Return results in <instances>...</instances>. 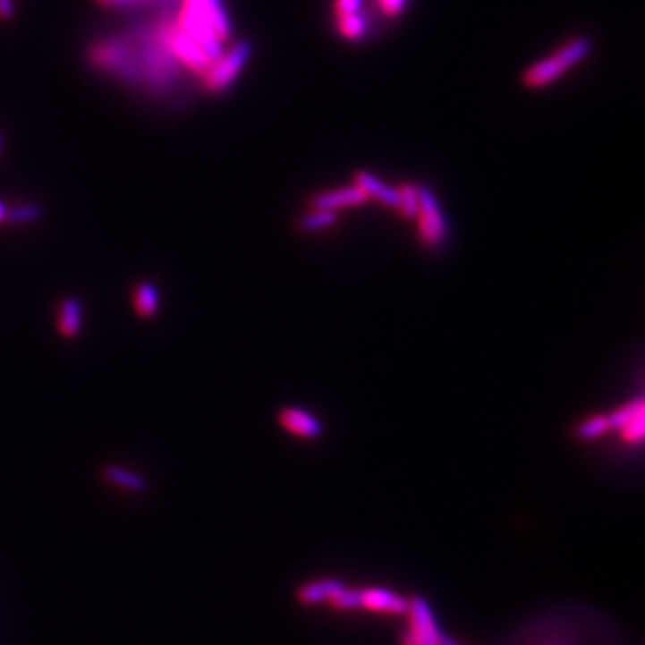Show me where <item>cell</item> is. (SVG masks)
<instances>
[{
    "mask_svg": "<svg viewBox=\"0 0 645 645\" xmlns=\"http://www.w3.org/2000/svg\"><path fill=\"white\" fill-rule=\"evenodd\" d=\"M369 199L362 192V189L353 183V185H348V187H341V189L314 194L312 199H310V207L312 208H325V210L339 212L343 208H353V207H359V205H366Z\"/></svg>",
    "mask_w": 645,
    "mask_h": 645,
    "instance_id": "cell-9",
    "label": "cell"
},
{
    "mask_svg": "<svg viewBox=\"0 0 645 645\" xmlns=\"http://www.w3.org/2000/svg\"><path fill=\"white\" fill-rule=\"evenodd\" d=\"M101 477L112 484V486H119L126 491L132 493H144L149 488V482L146 477H142L140 473L123 468L119 464H105L101 470Z\"/></svg>",
    "mask_w": 645,
    "mask_h": 645,
    "instance_id": "cell-13",
    "label": "cell"
},
{
    "mask_svg": "<svg viewBox=\"0 0 645 645\" xmlns=\"http://www.w3.org/2000/svg\"><path fill=\"white\" fill-rule=\"evenodd\" d=\"M337 221H339L337 212L325 210V208H310L305 216L300 217L298 230L301 233H316V232H323L327 228L335 226Z\"/></svg>",
    "mask_w": 645,
    "mask_h": 645,
    "instance_id": "cell-15",
    "label": "cell"
},
{
    "mask_svg": "<svg viewBox=\"0 0 645 645\" xmlns=\"http://www.w3.org/2000/svg\"><path fill=\"white\" fill-rule=\"evenodd\" d=\"M17 13L15 0H0V21H12Z\"/></svg>",
    "mask_w": 645,
    "mask_h": 645,
    "instance_id": "cell-26",
    "label": "cell"
},
{
    "mask_svg": "<svg viewBox=\"0 0 645 645\" xmlns=\"http://www.w3.org/2000/svg\"><path fill=\"white\" fill-rule=\"evenodd\" d=\"M591 51H593V42L590 37H575L568 40L561 49L547 56L545 60L530 65L523 72L522 83L532 90L545 89L556 80H559L566 71L584 62L591 55Z\"/></svg>",
    "mask_w": 645,
    "mask_h": 645,
    "instance_id": "cell-1",
    "label": "cell"
},
{
    "mask_svg": "<svg viewBox=\"0 0 645 645\" xmlns=\"http://www.w3.org/2000/svg\"><path fill=\"white\" fill-rule=\"evenodd\" d=\"M251 53L253 46L250 40L237 42L230 51H225V55L203 74L205 89L212 94L226 92L248 65Z\"/></svg>",
    "mask_w": 645,
    "mask_h": 645,
    "instance_id": "cell-3",
    "label": "cell"
},
{
    "mask_svg": "<svg viewBox=\"0 0 645 645\" xmlns=\"http://www.w3.org/2000/svg\"><path fill=\"white\" fill-rule=\"evenodd\" d=\"M337 31L348 40H361L368 31V22L362 13L337 17Z\"/></svg>",
    "mask_w": 645,
    "mask_h": 645,
    "instance_id": "cell-21",
    "label": "cell"
},
{
    "mask_svg": "<svg viewBox=\"0 0 645 645\" xmlns=\"http://www.w3.org/2000/svg\"><path fill=\"white\" fill-rule=\"evenodd\" d=\"M409 625L402 634V645H441L443 632L437 625L430 604L423 597L409 600Z\"/></svg>",
    "mask_w": 645,
    "mask_h": 645,
    "instance_id": "cell-4",
    "label": "cell"
},
{
    "mask_svg": "<svg viewBox=\"0 0 645 645\" xmlns=\"http://www.w3.org/2000/svg\"><path fill=\"white\" fill-rule=\"evenodd\" d=\"M441 645H461L459 641H455L454 638H450V636H446V634H443V640H441Z\"/></svg>",
    "mask_w": 645,
    "mask_h": 645,
    "instance_id": "cell-28",
    "label": "cell"
},
{
    "mask_svg": "<svg viewBox=\"0 0 645 645\" xmlns=\"http://www.w3.org/2000/svg\"><path fill=\"white\" fill-rule=\"evenodd\" d=\"M3 148H4V139H3V133H0V155H3Z\"/></svg>",
    "mask_w": 645,
    "mask_h": 645,
    "instance_id": "cell-29",
    "label": "cell"
},
{
    "mask_svg": "<svg viewBox=\"0 0 645 645\" xmlns=\"http://www.w3.org/2000/svg\"><path fill=\"white\" fill-rule=\"evenodd\" d=\"M6 214H8V208H6V205H4L3 201H0V225H3V226H4V219H6Z\"/></svg>",
    "mask_w": 645,
    "mask_h": 645,
    "instance_id": "cell-27",
    "label": "cell"
},
{
    "mask_svg": "<svg viewBox=\"0 0 645 645\" xmlns=\"http://www.w3.org/2000/svg\"><path fill=\"white\" fill-rule=\"evenodd\" d=\"M205 4L210 12V17H212V22H214V28H216L219 38L226 44L232 37V22H230V15L225 8V3L223 0H205Z\"/></svg>",
    "mask_w": 645,
    "mask_h": 645,
    "instance_id": "cell-20",
    "label": "cell"
},
{
    "mask_svg": "<svg viewBox=\"0 0 645 645\" xmlns=\"http://www.w3.org/2000/svg\"><path fill=\"white\" fill-rule=\"evenodd\" d=\"M645 414V403L641 398H636L622 407H618L616 411L609 412L607 414V421H609V427L611 430H620L622 427H625L629 421L640 418Z\"/></svg>",
    "mask_w": 645,
    "mask_h": 645,
    "instance_id": "cell-16",
    "label": "cell"
},
{
    "mask_svg": "<svg viewBox=\"0 0 645 645\" xmlns=\"http://www.w3.org/2000/svg\"><path fill=\"white\" fill-rule=\"evenodd\" d=\"M83 305L76 296L62 298L56 305V328L64 339H76L81 332Z\"/></svg>",
    "mask_w": 645,
    "mask_h": 645,
    "instance_id": "cell-10",
    "label": "cell"
},
{
    "mask_svg": "<svg viewBox=\"0 0 645 645\" xmlns=\"http://www.w3.org/2000/svg\"><path fill=\"white\" fill-rule=\"evenodd\" d=\"M359 598H361V607H366L380 615H405L409 607L407 598L380 586H369L359 590Z\"/></svg>",
    "mask_w": 645,
    "mask_h": 645,
    "instance_id": "cell-7",
    "label": "cell"
},
{
    "mask_svg": "<svg viewBox=\"0 0 645 645\" xmlns=\"http://www.w3.org/2000/svg\"><path fill=\"white\" fill-rule=\"evenodd\" d=\"M378 4L387 17H398L400 13H403L407 0H378Z\"/></svg>",
    "mask_w": 645,
    "mask_h": 645,
    "instance_id": "cell-25",
    "label": "cell"
},
{
    "mask_svg": "<svg viewBox=\"0 0 645 645\" xmlns=\"http://www.w3.org/2000/svg\"><path fill=\"white\" fill-rule=\"evenodd\" d=\"M396 210L405 219H416L420 210V185L403 183L398 187V207Z\"/></svg>",
    "mask_w": 645,
    "mask_h": 645,
    "instance_id": "cell-17",
    "label": "cell"
},
{
    "mask_svg": "<svg viewBox=\"0 0 645 645\" xmlns=\"http://www.w3.org/2000/svg\"><path fill=\"white\" fill-rule=\"evenodd\" d=\"M344 586V582L337 581V579H318V581H310L307 584H303L298 590V598L300 602L307 604V606H314V604H328L332 600V597Z\"/></svg>",
    "mask_w": 645,
    "mask_h": 645,
    "instance_id": "cell-14",
    "label": "cell"
},
{
    "mask_svg": "<svg viewBox=\"0 0 645 645\" xmlns=\"http://www.w3.org/2000/svg\"><path fill=\"white\" fill-rule=\"evenodd\" d=\"M609 430H611V427L607 421V414H597V416H591V418L581 421L575 427V437L581 441H593V439L602 437Z\"/></svg>",
    "mask_w": 645,
    "mask_h": 645,
    "instance_id": "cell-19",
    "label": "cell"
},
{
    "mask_svg": "<svg viewBox=\"0 0 645 645\" xmlns=\"http://www.w3.org/2000/svg\"><path fill=\"white\" fill-rule=\"evenodd\" d=\"M42 217H44V208L40 205H35V203L17 205L15 208L8 210L4 226H24V225L37 223Z\"/></svg>",
    "mask_w": 645,
    "mask_h": 645,
    "instance_id": "cell-18",
    "label": "cell"
},
{
    "mask_svg": "<svg viewBox=\"0 0 645 645\" xmlns=\"http://www.w3.org/2000/svg\"><path fill=\"white\" fill-rule=\"evenodd\" d=\"M165 42L178 64L187 67L189 71L203 76L212 67V62L201 49V46L187 33H183L176 26V21H165Z\"/></svg>",
    "mask_w": 645,
    "mask_h": 645,
    "instance_id": "cell-5",
    "label": "cell"
},
{
    "mask_svg": "<svg viewBox=\"0 0 645 645\" xmlns=\"http://www.w3.org/2000/svg\"><path fill=\"white\" fill-rule=\"evenodd\" d=\"M98 3L112 8H128V6H142V4H158L164 3V0H98Z\"/></svg>",
    "mask_w": 645,
    "mask_h": 645,
    "instance_id": "cell-24",
    "label": "cell"
},
{
    "mask_svg": "<svg viewBox=\"0 0 645 645\" xmlns=\"http://www.w3.org/2000/svg\"><path fill=\"white\" fill-rule=\"evenodd\" d=\"M132 300L140 319H153L160 310V289L153 282H137L132 289Z\"/></svg>",
    "mask_w": 645,
    "mask_h": 645,
    "instance_id": "cell-12",
    "label": "cell"
},
{
    "mask_svg": "<svg viewBox=\"0 0 645 645\" xmlns=\"http://www.w3.org/2000/svg\"><path fill=\"white\" fill-rule=\"evenodd\" d=\"M627 443H640L643 439V416L629 421L618 430Z\"/></svg>",
    "mask_w": 645,
    "mask_h": 645,
    "instance_id": "cell-22",
    "label": "cell"
},
{
    "mask_svg": "<svg viewBox=\"0 0 645 645\" xmlns=\"http://www.w3.org/2000/svg\"><path fill=\"white\" fill-rule=\"evenodd\" d=\"M353 183L362 189V192L368 196V199H377L378 203L395 208L398 207V187H393L386 182H382L378 176L368 171H357Z\"/></svg>",
    "mask_w": 645,
    "mask_h": 645,
    "instance_id": "cell-11",
    "label": "cell"
},
{
    "mask_svg": "<svg viewBox=\"0 0 645 645\" xmlns=\"http://www.w3.org/2000/svg\"><path fill=\"white\" fill-rule=\"evenodd\" d=\"M174 21L183 33L201 46L212 64L225 55V42L214 28L205 0H182V8Z\"/></svg>",
    "mask_w": 645,
    "mask_h": 645,
    "instance_id": "cell-2",
    "label": "cell"
},
{
    "mask_svg": "<svg viewBox=\"0 0 645 645\" xmlns=\"http://www.w3.org/2000/svg\"><path fill=\"white\" fill-rule=\"evenodd\" d=\"M420 237L429 248H437L446 239V221L439 201L432 189L420 185V210H418Z\"/></svg>",
    "mask_w": 645,
    "mask_h": 645,
    "instance_id": "cell-6",
    "label": "cell"
},
{
    "mask_svg": "<svg viewBox=\"0 0 645 645\" xmlns=\"http://www.w3.org/2000/svg\"><path fill=\"white\" fill-rule=\"evenodd\" d=\"M278 423L289 434L303 439H318L323 434V423L312 412L300 407H284L278 412Z\"/></svg>",
    "mask_w": 645,
    "mask_h": 645,
    "instance_id": "cell-8",
    "label": "cell"
},
{
    "mask_svg": "<svg viewBox=\"0 0 645 645\" xmlns=\"http://www.w3.org/2000/svg\"><path fill=\"white\" fill-rule=\"evenodd\" d=\"M361 8H362V0H335L334 3V10L337 17L359 13Z\"/></svg>",
    "mask_w": 645,
    "mask_h": 645,
    "instance_id": "cell-23",
    "label": "cell"
}]
</instances>
